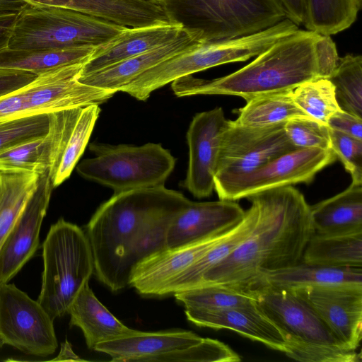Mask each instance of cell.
<instances>
[{
  "label": "cell",
  "instance_id": "cell-6",
  "mask_svg": "<svg viewBox=\"0 0 362 362\" xmlns=\"http://www.w3.org/2000/svg\"><path fill=\"white\" fill-rule=\"evenodd\" d=\"M44 269L37 301L52 320L67 313L94 274L91 247L85 230L63 218L51 226L42 244Z\"/></svg>",
  "mask_w": 362,
  "mask_h": 362
},
{
  "label": "cell",
  "instance_id": "cell-23",
  "mask_svg": "<svg viewBox=\"0 0 362 362\" xmlns=\"http://www.w3.org/2000/svg\"><path fill=\"white\" fill-rule=\"evenodd\" d=\"M203 337L182 329L134 333L98 344L94 351L105 354L112 361L152 362L163 354L198 343Z\"/></svg>",
  "mask_w": 362,
  "mask_h": 362
},
{
  "label": "cell",
  "instance_id": "cell-5",
  "mask_svg": "<svg viewBox=\"0 0 362 362\" xmlns=\"http://www.w3.org/2000/svg\"><path fill=\"white\" fill-rule=\"evenodd\" d=\"M259 309L280 329L288 357L303 362H358L345 349L312 306L295 290L260 286L250 291Z\"/></svg>",
  "mask_w": 362,
  "mask_h": 362
},
{
  "label": "cell",
  "instance_id": "cell-19",
  "mask_svg": "<svg viewBox=\"0 0 362 362\" xmlns=\"http://www.w3.org/2000/svg\"><path fill=\"white\" fill-rule=\"evenodd\" d=\"M245 212L235 201H192L169 226L166 247L180 246L228 231L241 221Z\"/></svg>",
  "mask_w": 362,
  "mask_h": 362
},
{
  "label": "cell",
  "instance_id": "cell-4",
  "mask_svg": "<svg viewBox=\"0 0 362 362\" xmlns=\"http://www.w3.org/2000/svg\"><path fill=\"white\" fill-rule=\"evenodd\" d=\"M298 26L286 18L253 34L232 39L201 42L187 50L147 69L119 91L139 100L175 80L218 65L246 61L256 57Z\"/></svg>",
  "mask_w": 362,
  "mask_h": 362
},
{
  "label": "cell",
  "instance_id": "cell-13",
  "mask_svg": "<svg viewBox=\"0 0 362 362\" xmlns=\"http://www.w3.org/2000/svg\"><path fill=\"white\" fill-rule=\"evenodd\" d=\"M83 64H71L49 71L25 86L23 116L100 105L117 93L79 82Z\"/></svg>",
  "mask_w": 362,
  "mask_h": 362
},
{
  "label": "cell",
  "instance_id": "cell-31",
  "mask_svg": "<svg viewBox=\"0 0 362 362\" xmlns=\"http://www.w3.org/2000/svg\"><path fill=\"white\" fill-rule=\"evenodd\" d=\"M291 91L262 95L247 100L239 109L234 122L243 126L263 127L286 123L297 117H310L294 102Z\"/></svg>",
  "mask_w": 362,
  "mask_h": 362
},
{
  "label": "cell",
  "instance_id": "cell-49",
  "mask_svg": "<svg viewBox=\"0 0 362 362\" xmlns=\"http://www.w3.org/2000/svg\"><path fill=\"white\" fill-rule=\"evenodd\" d=\"M1 346H1V344H0V349H1Z\"/></svg>",
  "mask_w": 362,
  "mask_h": 362
},
{
  "label": "cell",
  "instance_id": "cell-11",
  "mask_svg": "<svg viewBox=\"0 0 362 362\" xmlns=\"http://www.w3.org/2000/svg\"><path fill=\"white\" fill-rule=\"evenodd\" d=\"M54 320L37 300L13 284H0V344L46 357L58 346Z\"/></svg>",
  "mask_w": 362,
  "mask_h": 362
},
{
  "label": "cell",
  "instance_id": "cell-30",
  "mask_svg": "<svg viewBox=\"0 0 362 362\" xmlns=\"http://www.w3.org/2000/svg\"><path fill=\"white\" fill-rule=\"evenodd\" d=\"M38 179L35 173L0 171V247L34 193Z\"/></svg>",
  "mask_w": 362,
  "mask_h": 362
},
{
  "label": "cell",
  "instance_id": "cell-39",
  "mask_svg": "<svg viewBox=\"0 0 362 362\" xmlns=\"http://www.w3.org/2000/svg\"><path fill=\"white\" fill-rule=\"evenodd\" d=\"M286 134L296 148L331 149L329 128L312 117H297L284 124Z\"/></svg>",
  "mask_w": 362,
  "mask_h": 362
},
{
  "label": "cell",
  "instance_id": "cell-29",
  "mask_svg": "<svg viewBox=\"0 0 362 362\" xmlns=\"http://www.w3.org/2000/svg\"><path fill=\"white\" fill-rule=\"evenodd\" d=\"M97 47L86 46L64 49L0 50V67L23 70L37 76L76 64H85Z\"/></svg>",
  "mask_w": 362,
  "mask_h": 362
},
{
  "label": "cell",
  "instance_id": "cell-17",
  "mask_svg": "<svg viewBox=\"0 0 362 362\" xmlns=\"http://www.w3.org/2000/svg\"><path fill=\"white\" fill-rule=\"evenodd\" d=\"M231 230L180 246L165 247L151 255L134 268L130 286L143 296H165L172 282Z\"/></svg>",
  "mask_w": 362,
  "mask_h": 362
},
{
  "label": "cell",
  "instance_id": "cell-47",
  "mask_svg": "<svg viewBox=\"0 0 362 362\" xmlns=\"http://www.w3.org/2000/svg\"><path fill=\"white\" fill-rule=\"evenodd\" d=\"M27 4L23 0H0V16L18 14Z\"/></svg>",
  "mask_w": 362,
  "mask_h": 362
},
{
  "label": "cell",
  "instance_id": "cell-7",
  "mask_svg": "<svg viewBox=\"0 0 362 362\" xmlns=\"http://www.w3.org/2000/svg\"><path fill=\"white\" fill-rule=\"evenodd\" d=\"M127 28L69 8L28 4L16 16L8 48L64 49L98 47Z\"/></svg>",
  "mask_w": 362,
  "mask_h": 362
},
{
  "label": "cell",
  "instance_id": "cell-16",
  "mask_svg": "<svg viewBox=\"0 0 362 362\" xmlns=\"http://www.w3.org/2000/svg\"><path fill=\"white\" fill-rule=\"evenodd\" d=\"M53 188L49 170L39 175L34 193L0 247V284L8 283L36 252Z\"/></svg>",
  "mask_w": 362,
  "mask_h": 362
},
{
  "label": "cell",
  "instance_id": "cell-36",
  "mask_svg": "<svg viewBox=\"0 0 362 362\" xmlns=\"http://www.w3.org/2000/svg\"><path fill=\"white\" fill-rule=\"evenodd\" d=\"M100 112L98 105L82 107L58 168L51 178L53 187L59 186L70 176L88 143Z\"/></svg>",
  "mask_w": 362,
  "mask_h": 362
},
{
  "label": "cell",
  "instance_id": "cell-22",
  "mask_svg": "<svg viewBox=\"0 0 362 362\" xmlns=\"http://www.w3.org/2000/svg\"><path fill=\"white\" fill-rule=\"evenodd\" d=\"M183 28L180 23L127 27L113 39L95 49L83 64L79 76L158 47L176 38Z\"/></svg>",
  "mask_w": 362,
  "mask_h": 362
},
{
  "label": "cell",
  "instance_id": "cell-42",
  "mask_svg": "<svg viewBox=\"0 0 362 362\" xmlns=\"http://www.w3.org/2000/svg\"><path fill=\"white\" fill-rule=\"evenodd\" d=\"M37 76L23 70L0 67V97L24 88Z\"/></svg>",
  "mask_w": 362,
  "mask_h": 362
},
{
  "label": "cell",
  "instance_id": "cell-41",
  "mask_svg": "<svg viewBox=\"0 0 362 362\" xmlns=\"http://www.w3.org/2000/svg\"><path fill=\"white\" fill-rule=\"evenodd\" d=\"M318 78H329L337 64L339 56L330 35H320L315 45Z\"/></svg>",
  "mask_w": 362,
  "mask_h": 362
},
{
  "label": "cell",
  "instance_id": "cell-34",
  "mask_svg": "<svg viewBox=\"0 0 362 362\" xmlns=\"http://www.w3.org/2000/svg\"><path fill=\"white\" fill-rule=\"evenodd\" d=\"M173 295L185 308L216 310L255 304V298L251 291L218 284L178 291Z\"/></svg>",
  "mask_w": 362,
  "mask_h": 362
},
{
  "label": "cell",
  "instance_id": "cell-15",
  "mask_svg": "<svg viewBox=\"0 0 362 362\" xmlns=\"http://www.w3.org/2000/svg\"><path fill=\"white\" fill-rule=\"evenodd\" d=\"M228 121L218 107L196 114L189 124V163L182 186L197 198L209 197L214 190L221 139Z\"/></svg>",
  "mask_w": 362,
  "mask_h": 362
},
{
  "label": "cell",
  "instance_id": "cell-48",
  "mask_svg": "<svg viewBox=\"0 0 362 362\" xmlns=\"http://www.w3.org/2000/svg\"><path fill=\"white\" fill-rule=\"evenodd\" d=\"M148 1L165 4V2L168 1L169 0H148Z\"/></svg>",
  "mask_w": 362,
  "mask_h": 362
},
{
  "label": "cell",
  "instance_id": "cell-3",
  "mask_svg": "<svg viewBox=\"0 0 362 362\" xmlns=\"http://www.w3.org/2000/svg\"><path fill=\"white\" fill-rule=\"evenodd\" d=\"M320 34L299 30L279 40L242 69L213 80L192 75L172 82L178 97L228 95L246 101L259 95L293 90L318 78L315 45Z\"/></svg>",
  "mask_w": 362,
  "mask_h": 362
},
{
  "label": "cell",
  "instance_id": "cell-43",
  "mask_svg": "<svg viewBox=\"0 0 362 362\" xmlns=\"http://www.w3.org/2000/svg\"><path fill=\"white\" fill-rule=\"evenodd\" d=\"M327 127L348 136L362 140V118L340 110L328 119Z\"/></svg>",
  "mask_w": 362,
  "mask_h": 362
},
{
  "label": "cell",
  "instance_id": "cell-24",
  "mask_svg": "<svg viewBox=\"0 0 362 362\" xmlns=\"http://www.w3.org/2000/svg\"><path fill=\"white\" fill-rule=\"evenodd\" d=\"M70 326L79 327L88 349L103 342L134 333L119 320L95 296L88 283L86 284L70 305Z\"/></svg>",
  "mask_w": 362,
  "mask_h": 362
},
{
  "label": "cell",
  "instance_id": "cell-28",
  "mask_svg": "<svg viewBox=\"0 0 362 362\" xmlns=\"http://www.w3.org/2000/svg\"><path fill=\"white\" fill-rule=\"evenodd\" d=\"M301 262L334 267H362V232L344 235L313 233Z\"/></svg>",
  "mask_w": 362,
  "mask_h": 362
},
{
  "label": "cell",
  "instance_id": "cell-27",
  "mask_svg": "<svg viewBox=\"0 0 362 362\" xmlns=\"http://www.w3.org/2000/svg\"><path fill=\"white\" fill-rule=\"evenodd\" d=\"M250 203L251 206L245 211L241 221L223 240L214 245L176 278L166 289L165 296L197 286L208 270L226 257L248 236L255 226L258 213L255 203L252 201Z\"/></svg>",
  "mask_w": 362,
  "mask_h": 362
},
{
  "label": "cell",
  "instance_id": "cell-26",
  "mask_svg": "<svg viewBox=\"0 0 362 362\" xmlns=\"http://www.w3.org/2000/svg\"><path fill=\"white\" fill-rule=\"evenodd\" d=\"M339 283L362 284V267H334L300 262L292 267L263 273L252 290L260 286L296 289Z\"/></svg>",
  "mask_w": 362,
  "mask_h": 362
},
{
  "label": "cell",
  "instance_id": "cell-37",
  "mask_svg": "<svg viewBox=\"0 0 362 362\" xmlns=\"http://www.w3.org/2000/svg\"><path fill=\"white\" fill-rule=\"evenodd\" d=\"M49 115L21 116L0 122V153L46 135Z\"/></svg>",
  "mask_w": 362,
  "mask_h": 362
},
{
  "label": "cell",
  "instance_id": "cell-18",
  "mask_svg": "<svg viewBox=\"0 0 362 362\" xmlns=\"http://www.w3.org/2000/svg\"><path fill=\"white\" fill-rule=\"evenodd\" d=\"M82 107L49 113L48 133L0 153L1 170L54 175Z\"/></svg>",
  "mask_w": 362,
  "mask_h": 362
},
{
  "label": "cell",
  "instance_id": "cell-2",
  "mask_svg": "<svg viewBox=\"0 0 362 362\" xmlns=\"http://www.w3.org/2000/svg\"><path fill=\"white\" fill-rule=\"evenodd\" d=\"M247 199L257 207L254 228L231 253L202 276L197 286L218 284L250 291L263 273L302 261L314 233L310 205L303 194L293 186H285Z\"/></svg>",
  "mask_w": 362,
  "mask_h": 362
},
{
  "label": "cell",
  "instance_id": "cell-21",
  "mask_svg": "<svg viewBox=\"0 0 362 362\" xmlns=\"http://www.w3.org/2000/svg\"><path fill=\"white\" fill-rule=\"evenodd\" d=\"M201 42V33L199 31L184 27L174 40L141 54L79 76L78 81L91 86L118 92L147 69Z\"/></svg>",
  "mask_w": 362,
  "mask_h": 362
},
{
  "label": "cell",
  "instance_id": "cell-12",
  "mask_svg": "<svg viewBox=\"0 0 362 362\" xmlns=\"http://www.w3.org/2000/svg\"><path fill=\"white\" fill-rule=\"evenodd\" d=\"M284 124L248 127L228 120L221 135L215 176L246 173L296 149Z\"/></svg>",
  "mask_w": 362,
  "mask_h": 362
},
{
  "label": "cell",
  "instance_id": "cell-10",
  "mask_svg": "<svg viewBox=\"0 0 362 362\" xmlns=\"http://www.w3.org/2000/svg\"><path fill=\"white\" fill-rule=\"evenodd\" d=\"M336 160L332 149L296 148L250 172L216 175L214 189L219 199L237 201L271 189L310 183L318 172Z\"/></svg>",
  "mask_w": 362,
  "mask_h": 362
},
{
  "label": "cell",
  "instance_id": "cell-32",
  "mask_svg": "<svg viewBox=\"0 0 362 362\" xmlns=\"http://www.w3.org/2000/svg\"><path fill=\"white\" fill-rule=\"evenodd\" d=\"M362 0H305L306 30L331 35L349 28L361 8Z\"/></svg>",
  "mask_w": 362,
  "mask_h": 362
},
{
  "label": "cell",
  "instance_id": "cell-35",
  "mask_svg": "<svg viewBox=\"0 0 362 362\" xmlns=\"http://www.w3.org/2000/svg\"><path fill=\"white\" fill-rule=\"evenodd\" d=\"M291 93L294 102L304 112L325 125L333 114L341 110L337 100L334 87L327 78L305 81Z\"/></svg>",
  "mask_w": 362,
  "mask_h": 362
},
{
  "label": "cell",
  "instance_id": "cell-45",
  "mask_svg": "<svg viewBox=\"0 0 362 362\" xmlns=\"http://www.w3.org/2000/svg\"><path fill=\"white\" fill-rule=\"evenodd\" d=\"M281 4L286 17L298 26L303 25L305 17V0H278Z\"/></svg>",
  "mask_w": 362,
  "mask_h": 362
},
{
  "label": "cell",
  "instance_id": "cell-1",
  "mask_svg": "<svg viewBox=\"0 0 362 362\" xmlns=\"http://www.w3.org/2000/svg\"><path fill=\"white\" fill-rule=\"evenodd\" d=\"M191 202L161 185L116 193L103 203L85 229L97 279L112 292L130 286L134 268L166 247L169 226Z\"/></svg>",
  "mask_w": 362,
  "mask_h": 362
},
{
  "label": "cell",
  "instance_id": "cell-9",
  "mask_svg": "<svg viewBox=\"0 0 362 362\" xmlns=\"http://www.w3.org/2000/svg\"><path fill=\"white\" fill-rule=\"evenodd\" d=\"M165 5L176 22L199 31L202 42L253 34L286 18L278 0H169Z\"/></svg>",
  "mask_w": 362,
  "mask_h": 362
},
{
  "label": "cell",
  "instance_id": "cell-46",
  "mask_svg": "<svg viewBox=\"0 0 362 362\" xmlns=\"http://www.w3.org/2000/svg\"><path fill=\"white\" fill-rule=\"evenodd\" d=\"M17 14L0 16V50L8 47Z\"/></svg>",
  "mask_w": 362,
  "mask_h": 362
},
{
  "label": "cell",
  "instance_id": "cell-14",
  "mask_svg": "<svg viewBox=\"0 0 362 362\" xmlns=\"http://www.w3.org/2000/svg\"><path fill=\"white\" fill-rule=\"evenodd\" d=\"M295 290L315 310L343 348L356 350L362 338V284H319Z\"/></svg>",
  "mask_w": 362,
  "mask_h": 362
},
{
  "label": "cell",
  "instance_id": "cell-20",
  "mask_svg": "<svg viewBox=\"0 0 362 362\" xmlns=\"http://www.w3.org/2000/svg\"><path fill=\"white\" fill-rule=\"evenodd\" d=\"M187 319L198 327L230 329L285 353L287 342L278 327L254 305L224 309L185 308Z\"/></svg>",
  "mask_w": 362,
  "mask_h": 362
},
{
  "label": "cell",
  "instance_id": "cell-44",
  "mask_svg": "<svg viewBox=\"0 0 362 362\" xmlns=\"http://www.w3.org/2000/svg\"><path fill=\"white\" fill-rule=\"evenodd\" d=\"M25 86L0 97V122L23 116L25 111Z\"/></svg>",
  "mask_w": 362,
  "mask_h": 362
},
{
  "label": "cell",
  "instance_id": "cell-25",
  "mask_svg": "<svg viewBox=\"0 0 362 362\" xmlns=\"http://www.w3.org/2000/svg\"><path fill=\"white\" fill-rule=\"evenodd\" d=\"M310 210L315 233L362 232V185L351 182L343 192L310 206Z\"/></svg>",
  "mask_w": 362,
  "mask_h": 362
},
{
  "label": "cell",
  "instance_id": "cell-8",
  "mask_svg": "<svg viewBox=\"0 0 362 362\" xmlns=\"http://www.w3.org/2000/svg\"><path fill=\"white\" fill-rule=\"evenodd\" d=\"M94 157L76 165L83 178L111 188L114 194L164 185L176 158L159 144L134 146L91 143Z\"/></svg>",
  "mask_w": 362,
  "mask_h": 362
},
{
  "label": "cell",
  "instance_id": "cell-33",
  "mask_svg": "<svg viewBox=\"0 0 362 362\" xmlns=\"http://www.w3.org/2000/svg\"><path fill=\"white\" fill-rule=\"evenodd\" d=\"M329 79L341 109L362 118V57L346 54L339 57Z\"/></svg>",
  "mask_w": 362,
  "mask_h": 362
},
{
  "label": "cell",
  "instance_id": "cell-40",
  "mask_svg": "<svg viewBox=\"0 0 362 362\" xmlns=\"http://www.w3.org/2000/svg\"><path fill=\"white\" fill-rule=\"evenodd\" d=\"M331 149L351 175L352 183L362 185V140L330 129Z\"/></svg>",
  "mask_w": 362,
  "mask_h": 362
},
{
  "label": "cell",
  "instance_id": "cell-38",
  "mask_svg": "<svg viewBox=\"0 0 362 362\" xmlns=\"http://www.w3.org/2000/svg\"><path fill=\"white\" fill-rule=\"evenodd\" d=\"M240 356L222 341L210 338L194 344L157 356L152 362H237Z\"/></svg>",
  "mask_w": 362,
  "mask_h": 362
}]
</instances>
